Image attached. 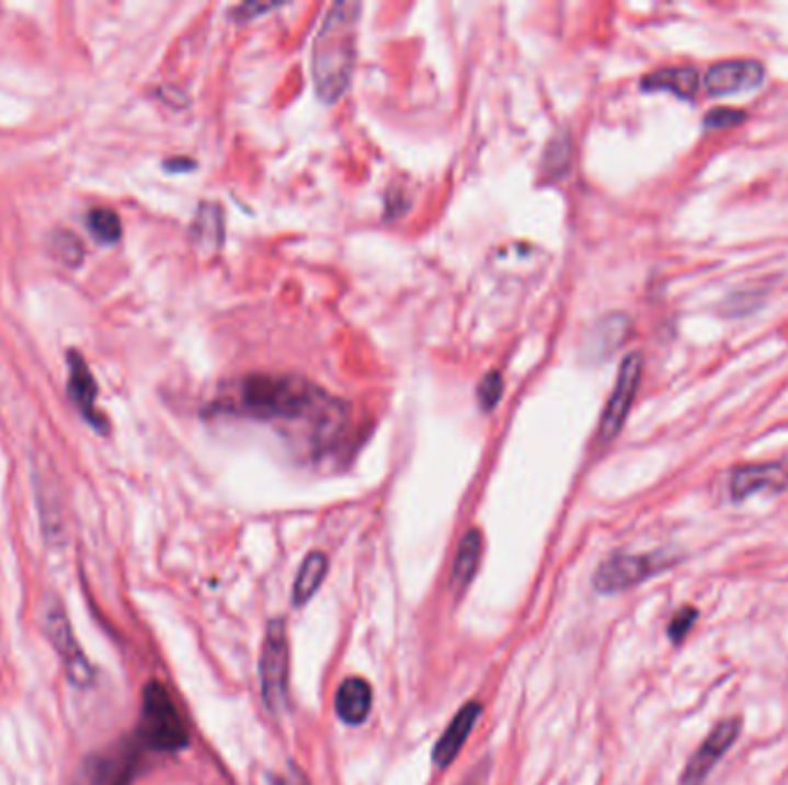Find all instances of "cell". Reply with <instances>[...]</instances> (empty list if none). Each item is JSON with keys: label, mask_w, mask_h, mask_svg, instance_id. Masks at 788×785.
Segmentation results:
<instances>
[{"label": "cell", "mask_w": 788, "mask_h": 785, "mask_svg": "<svg viewBox=\"0 0 788 785\" xmlns=\"http://www.w3.org/2000/svg\"><path fill=\"white\" fill-rule=\"evenodd\" d=\"M643 91H666L681 100H694L699 93V72L694 67H664L641 81Z\"/></svg>", "instance_id": "obj_14"}, {"label": "cell", "mask_w": 788, "mask_h": 785, "mask_svg": "<svg viewBox=\"0 0 788 785\" xmlns=\"http://www.w3.org/2000/svg\"><path fill=\"white\" fill-rule=\"evenodd\" d=\"M326 574H328V557L319 551L309 553L296 576V586H293V603L305 605L313 594L319 592Z\"/></svg>", "instance_id": "obj_17"}, {"label": "cell", "mask_w": 788, "mask_h": 785, "mask_svg": "<svg viewBox=\"0 0 788 785\" xmlns=\"http://www.w3.org/2000/svg\"><path fill=\"white\" fill-rule=\"evenodd\" d=\"M233 411L254 419H305L321 440H330L344 424L342 403L298 376L244 378Z\"/></svg>", "instance_id": "obj_1"}, {"label": "cell", "mask_w": 788, "mask_h": 785, "mask_svg": "<svg viewBox=\"0 0 788 785\" xmlns=\"http://www.w3.org/2000/svg\"><path fill=\"white\" fill-rule=\"evenodd\" d=\"M139 739L144 747L167 753L185 749L190 742L183 716H180L169 691L160 682H150L144 689Z\"/></svg>", "instance_id": "obj_3"}, {"label": "cell", "mask_w": 788, "mask_h": 785, "mask_svg": "<svg viewBox=\"0 0 788 785\" xmlns=\"http://www.w3.org/2000/svg\"><path fill=\"white\" fill-rule=\"evenodd\" d=\"M134 762L137 758L129 749L93 758L83 767L77 785H129Z\"/></svg>", "instance_id": "obj_12"}, {"label": "cell", "mask_w": 788, "mask_h": 785, "mask_svg": "<svg viewBox=\"0 0 788 785\" xmlns=\"http://www.w3.org/2000/svg\"><path fill=\"white\" fill-rule=\"evenodd\" d=\"M641 371H643V357L639 353H629L620 365L616 388L609 401H606V408L599 419V442L604 445L612 442L623 431V424L629 411H632V403L639 390Z\"/></svg>", "instance_id": "obj_6"}, {"label": "cell", "mask_w": 788, "mask_h": 785, "mask_svg": "<svg viewBox=\"0 0 788 785\" xmlns=\"http://www.w3.org/2000/svg\"><path fill=\"white\" fill-rule=\"evenodd\" d=\"M788 486V467L784 463H754L740 465L731 475V498L742 503L754 493H779Z\"/></svg>", "instance_id": "obj_9"}, {"label": "cell", "mask_w": 788, "mask_h": 785, "mask_svg": "<svg viewBox=\"0 0 788 785\" xmlns=\"http://www.w3.org/2000/svg\"><path fill=\"white\" fill-rule=\"evenodd\" d=\"M738 737H740V719L719 721L712 728V732L706 737V742L689 758L681 783L683 785H704L708 774L715 770L717 762L729 753V749L735 744Z\"/></svg>", "instance_id": "obj_7"}, {"label": "cell", "mask_w": 788, "mask_h": 785, "mask_svg": "<svg viewBox=\"0 0 788 785\" xmlns=\"http://www.w3.org/2000/svg\"><path fill=\"white\" fill-rule=\"evenodd\" d=\"M49 622V634H52V640L56 643L58 653L67 659V663H70V678L79 684H85L90 680V666L85 663V659L81 657L79 647L70 634V626H67V620L65 615L58 611V613H49L47 617Z\"/></svg>", "instance_id": "obj_15"}, {"label": "cell", "mask_w": 788, "mask_h": 785, "mask_svg": "<svg viewBox=\"0 0 788 785\" xmlns=\"http://www.w3.org/2000/svg\"><path fill=\"white\" fill-rule=\"evenodd\" d=\"M501 396H503V376L499 371H491L482 378V383L478 388L480 406L484 411H491L501 401Z\"/></svg>", "instance_id": "obj_22"}, {"label": "cell", "mask_w": 788, "mask_h": 785, "mask_svg": "<svg viewBox=\"0 0 788 785\" xmlns=\"http://www.w3.org/2000/svg\"><path fill=\"white\" fill-rule=\"evenodd\" d=\"M745 120H747V114L740 108H712V111H708L704 123L710 129H729V127H735Z\"/></svg>", "instance_id": "obj_24"}, {"label": "cell", "mask_w": 788, "mask_h": 785, "mask_svg": "<svg viewBox=\"0 0 788 785\" xmlns=\"http://www.w3.org/2000/svg\"><path fill=\"white\" fill-rule=\"evenodd\" d=\"M192 233H194V240L201 244H219L224 238L221 210L215 204L201 206Z\"/></svg>", "instance_id": "obj_18"}, {"label": "cell", "mask_w": 788, "mask_h": 785, "mask_svg": "<svg viewBox=\"0 0 788 785\" xmlns=\"http://www.w3.org/2000/svg\"><path fill=\"white\" fill-rule=\"evenodd\" d=\"M765 70L758 60H727L710 67L706 74L708 95H733L754 91L763 83Z\"/></svg>", "instance_id": "obj_8"}, {"label": "cell", "mask_w": 788, "mask_h": 785, "mask_svg": "<svg viewBox=\"0 0 788 785\" xmlns=\"http://www.w3.org/2000/svg\"><path fill=\"white\" fill-rule=\"evenodd\" d=\"M261 693L263 703L273 714H282L288 707V638L284 620L275 617L267 622L263 649H261Z\"/></svg>", "instance_id": "obj_4"}, {"label": "cell", "mask_w": 788, "mask_h": 785, "mask_svg": "<svg viewBox=\"0 0 788 785\" xmlns=\"http://www.w3.org/2000/svg\"><path fill=\"white\" fill-rule=\"evenodd\" d=\"M678 559L669 553H618L606 557L595 572V590L602 594H618L635 586H641L643 580L662 574L664 569L673 567Z\"/></svg>", "instance_id": "obj_5"}, {"label": "cell", "mask_w": 788, "mask_h": 785, "mask_svg": "<svg viewBox=\"0 0 788 785\" xmlns=\"http://www.w3.org/2000/svg\"><path fill=\"white\" fill-rule=\"evenodd\" d=\"M570 164V139L566 134H558V137L549 143L547 154H545V171L558 175L560 171H566Z\"/></svg>", "instance_id": "obj_21"}, {"label": "cell", "mask_w": 788, "mask_h": 785, "mask_svg": "<svg viewBox=\"0 0 788 785\" xmlns=\"http://www.w3.org/2000/svg\"><path fill=\"white\" fill-rule=\"evenodd\" d=\"M273 8H277V5H265V3H247V5H240V8L236 10V14H238V16H242V19H254V12H267V10H273Z\"/></svg>", "instance_id": "obj_26"}, {"label": "cell", "mask_w": 788, "mask_h": 785, "mask_svg": "<svg viewBox=\"0 0 788 785\" xmlns=\"http://www.w3.org/2000/svg\"><path fill=\"white\" fill-rule=\"evenodd\" d=\"M482 549H484V540L482 532L478 528H472L464 534V540L459 544L457 557H455V567H453V588L457 592L466 590L470 586V580L476 578L478 569H480V559H482Z\"/></svg>", "instance_id": "obj_16"}, {"label": "cell", "mask_w": 788, "mask_h": 785, "mask_svg": "<svg viewBox=\"0 0 788 785\" xmlns=\"http://www.w3.org/2000/svg\"><path fill=\"white\" fill-rule=\"evenodd\" d=\"M52 252L56 254L58 261H62L65 265H79L83 258V244L79 242L77 235L67 233V231H56L52 235Z\"/></svg>", "instance_id": "obj_20"}, {"label": "cell", "mask_w": 788, "mask_h": 785, "mask_svg": "<svg viewBox=\"0 0 788 785\" xmlns=\"http://www.w3.org/2000/svg\"><path fill=\"white\" fill-rule=\"evenodd\" d=\"M273 785H309L305 774H300L296 767H290L286 774H282L279 778H273Z\"/></svg>", "instance_id": "obj_25"}, {"label": "cell", "mask_w": 788, "mask_h": 785, "mask_svg": "<svg viewBox=\"0 0 788 785\" xmlns=\"http://www.w3.org/2000/svg\"><path fill=\"white\" fill-rule=\"evenodd\" d=\"M67 365H70V399L77 403L81 415L95 426V429L104 431V417L98 413L95 401H98V383L93 373H90L83 357L77 350L67 353Z\"/></svg>", "instance_id": "obj_10"}, {"label": "cell", "mask_w": 788, "mask_h": 785, "mask_svg": "<svg viewBox=\"0 0 788 785\" xmlns=\"http://www.w3.org/2000/svg\"><path fill=\"white\" fill-rule=\"evenodd\" d=\"M88 229H90V233L95 235L98 242H104V244H106V242H116V240H121V235H123L121 217H118L114 210H109V208L90 210V215H88Z\"/></svg>", "instance_id": "obj_19"}, {"label": "cell", "mask_w": 788, "mask_h": 785, "mask_svg": "<svg viewBox=\"0 0 788 785\" xmlns=\"http://www.w3.org/2000/svg\"><path fill=\"white\" fill-rule=\"evenodd\" d=\"M480 714H482V705H480V703H466V705L455 714V719L449 721V726L445 728V732L441 735V739H438L436 747H434L432 758H434V765H436V767H441V770L447 767L449 762H453V760L459 755V751L464 749V742L468 739V735L472 732V728H476V724H478V719H480Z\"/></svg>", "instance_id": "obj_11"}, {"label": "cell", "mask_w": 788, "mask_h": 785, "mask_svg": "<svg viewBox=\"0 0 788 785\" xmlns=\"http://www.w3.org/2000/svg\"><path fill=\"white\" fill-rule=\"evenodd\" d=\"M372 703H374L372 686L363 678L344 680L334 695L336 716H340V719L349 726L365 724L369 712H372Z\"/></svg>", "instance_id": "obj_13"}, {"label": "cell", "mask_w": 788, "mask_h": 785, "mask_svg": "<svg viewBox=\"0 0 788 785\" xmlns=\"http://www.w3.org/2000/svg\"><path fill=\"white\" fill-rule=\"evenodd\" d=\"M363 5L342 0L323 16L313 42V83L323 102H336L351 83L355 67V31Z\"/></svg>", "instance_id": "obj_2"}, {"label": "cell", "mask_w": 788, "mask_h": 785, "mask_svg": "<svg viewBox=\"0 0 788 785\" xmlns=\"http://www.w3.org/2000/svg\"><path fill=\"white\" fill-rule=\"evenodd\" d=\"M699 620V611L692 609V605H685L678 613L673 615L671 624H669V636L673 643L685 640V636L692 632V626Z\"/></svg>", "instance_id": "obj_23"}]
</instances>
